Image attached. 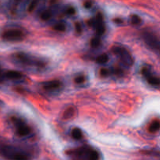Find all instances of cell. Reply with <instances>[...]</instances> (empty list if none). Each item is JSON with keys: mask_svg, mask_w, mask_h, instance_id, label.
Wrapping results in <instances>:
<instances>
[{"mask_svg": "<svg viewBox=\"0 0 160 160\" xmlns=\"http://www.w3.org/2000/svg\"><path fill=\"white\" fill-rule=\"evenodd\" d=\"M84 6H85V8H90L91 6H92V3H91V2H86L85 3H84Z\"/></svg>", "mask_w": 160, "mask_h": 160, "instance_id": "cell-22", "label": "cell"}, {"mask_svg": "<svg viewBox=\"0 0 160 160\" xmlns=\"http://www.w3.org/2000/svg\"><path fill=\"white\" fill-rule=\"evenodd\" d=\"M75 12H76V11H75V9L73 7H72V6H70V7H68L67 9V11H66V12H67V14H68V15H73V14L75 13Z\"/></svg>", "mask_w": 160, "mask_h": 160, "instance_id": "cell-19", "label": "cell"}, {"mask_svg": "<svg viewBox=\"0 0 160 160\" xmlns=\"http://www.w3.org/2000/svg\"><path fill=\"white\" fill-rule=\"evenodd\" d=\"M3 76L7 79L10 80H18L23 78V74L20 72L15 71V70H9V71L6 72Z\"/></svg>", "mask_w": 160, "mask_h": 160, "instance_id": "cell-9", "label": "cell"}, {"mask_svg": "<svg viewBox=\"0 0 160 160\" xmlns=\"http://www.w3.org/2000/svg\"><path fill=\"white\" fill-rule=\"evenodd\" d=\"M142 74L147 80L148 83L152 86H159L160 85V78L155 76L152 73L151 70L147 67H144L142 69Z\"/></svg>", "mask_w": 160, "mask_h": 160, "instance_id": "cell-7", "label": "cell"}, {"mask_svg": "<svg viewBox=\"0 0 160 160\" xmlns=\"http://www.w3.org/2000/svg\"><path fill=\"white\" fill-rule=\"evenodd\" d=\"M131 22L134 25H139L141 23V22H142V20H141V18L138 16L132 15L131 17Z\"/></svg>", "mask_w": 160, "mask_h": 160, "instance_id": "cell-15", "label": "cell"}, {"mask_svg": "<svg viewBox=\"0 0 160 160\" xmlns=\"http://www.w3.org/2000/svg\"><path fill=\"white\" fill-rule=\"evenodd\" d=\"M72 137H73V138H74L75 140H80V139L82 138L83 137L82 131H81L79 128H74V129L72 131Z\"/></svg>", "mask_w": 160, "mask_h": 160, "instance_id": "cell-11", "label": "cell"}, {"mask_svg": "<svg viewBox=\"0 0 160 160\" xmlns=\"http://www.w3.org/2000/svg\"><path fill=\"white\" fill-rule=\"evenodd\" d=\"M13 123L17 128V133L20 137H25L29 135L31 133V128L28 127L21 119L15 118L13 119Z\"/></svg>", "mask_w": 160, "mask_h": 160, "instance_id": "cell-6", "label": "cell"}, {"mask_svg": "<svg viewBox=\"0 0 160 160\" xmlns=\"http://www.w3.org/2000/svg\"><path fill=\"white\" fill-rule=\"evenodd\" d=\"M0 154L3 157L9 159L26 160L28 159V156L21 149L11 146V145H2L0 146Z\"/></svg>", "mask_w": 160, "mask_h": 160, "instance_id": "cell-1", "label": "cell"}, {"mask_svg": "<svg viewBox=\"0 0 160 160\" xmlns=\"http://www.w3.org/2000/svg\"><path fill=\"white\" fill-rule=\"evenodd\" d=\"M66 28H67V27H66V24L64 23H62V22H59V23L55 24V26L53 27L54 30H56V31H66Z\"/></svg>", "mask_w": 160, "mask_h": 160, "instance_id": "cell-14", "label": "cell"}, {"mask_svg": "<svg viewBox=\"0 0 160 160\" xmlns=\"http://www.w3.org/2000/svg\"><path fill=\"white\" fill-rule=\"evenodd\" d=\"M160 130V121L159 120H154L151 123L148 127V131L151 133H156Z\"/></svg>", "mask_w": 160, "mask_h": 160, "instance_id": "cell-10", "label": "cell"}, {"mask_svg": "<svg viewBox=\"0 0 160 160\" xmlns=\"http://www.w3.org/2000/svg\"><path fill=\"white\" fill-rule=\"evenodd\" d=\"M100 74L102 77H107L108 75L109 74V70H108L107 69L105 68L101 69V70H100Z\"/></svg>", "mask_w": 160, "mask_h": 160, "instance_id": "cell-20", "label": "cell"}, {"mask_svg": "<svg viewBox=\"0 0 160 160\" xmlns=\"http://www.w3.org/2000/svg\"><path fill=\"white\" fill-rule=\"evenodd\" d=\"M84 81H85V77L83 76V75H80V76L77 77L76 78L74 79V81L76 84H82L83 82H84Z\"/></svg>", "mask_w": 160, "mask_h": 160, "instance_id": "cell-18", "label": "cell"}, {"mask_svg": "<svg viewBox=\"0 0 160 160\" xmlns=\"http://www.w3.org/2000/svg\"><path fill=\"white\" fill-rule=\"evenodd\" d=\"M16 60L23 65H31V66H37V67H42L45 66L43 62L41 60H38L35 58H33L32 56L26 54V53H17L14 56Z\"/></svg>", "mask_w": 160, "mask_h": 160, "instance_id": "cell-2", "label": "cell"}, {"mask_svg": "<svg viewBox=\"0 0 160 160\" xmlns=\"http://www.w3.org/2000/svg\"><path fill=\"white\" fill-rule=\"evenodd\" d=\"M99 44H100V39L98 38V37L94 38H92V41H91V45H92L93 48H96V47H98Z\"/></svg>", "mask_w": 160, "mask_h": 160, "instance_id": "cell-16", "label": "cell"}, {"mask_svg": "<svg viewBox=\"0 0 160 160\" xmlns=\"http://www.w3.org/2000/svg\"><path fill=\"white\" fill-rule=\"evenodd\" d=\"M109 60V56L107 54H102L97 58L96 62L99 64H105Z\"/></svg>", "mask_w": 160, "mask_h": 160, "instance_id": "cell-13", "label": "cell"}, {"mask_svg": "<svg viewBox=\"0 0 160 160\" xmlns=\"http://www.w3.org/2000/svg\"><path fill=\"white\" fill-rule=\"evenodd\" d=\"M24 34L23 31L18 29L8 30L2 34V38L9 42H18L22 40Z\"/></svg>", "mask_w": 160, "mask_h": 160, "instance_id": "cell-5", "label": "cell"}, {"mask_svg": "<svg viewBox=\"0 0 160 160\" xmlns=\"http://www.w3.org/2000/svg\"><path fill=\"white\" fill-rule=\"evenodd\" d=\"M113 52L117 56L120 57L122 62L124 64H126L128 67H131L134 63V59L130 54L129 52L124 48H121V47H114Z\"/></svg>", "mask_w": 160, "mask_h": 160, "instance_id": "cell-4", "label": "cell"}, {"mask_svg": "<svg viewBox=\"0 0 160 160\" xmlns=\"http://www.w3.org/2000/svg\"><path fill=\"white\" fill-rule=\"evenodd\" d=\"M145 44L154 51L160 52V38L157 35L152 32L145 31L142 34Z\"/></svg>", "mask_w": 160, "mask_h": 160, "instance_id": "cell-3", "label": "cell"}, {"mask_svg": "<svg viewBox=\"0 0 160 160\" xmlns=\"http://www.w3.org/2000/svg\"><path fill=\"white\" fill-rule=\"evenodd\" d=\"M44 89L47 91L49 90H54V89H57L61 86V82L58 80H52V81H46L42 84Z\"/></svg>", "mask_w": 160, "mask_h": 160, "instance_id": "cell-8", "label": "cell"}, {"mask_svg": "<svg viewBox=\"0 0 160 160\" xmlns=\"http://www.w3.org/2000/svg\"><path fill=\"white\" fill-rule=\"evenodd\" d=\"M76 29H77V31H78V33L81 32V26H80L79 23H76Z\"/></svg>", "mask_w": 160, "mask_h": 160, "instance_id": "cell-23", "label": "cell"}, {"mask_svg": "<svg viewBox=\"0 0 160 160\" xmlns=\"http://www.w3.org/2000/svg\"><path fill=\"white\" fill-rule=\"evenodd\" d=\"M74 112H75V110L73 107L69 108V109H67V110L64 112L63 118L67 119V120H68V119L72 118V117H73V115H74Z\"/></svg>", "mask_w": 160, "mask_h": 160, "instance_id": "cell-12", "label": "cell"}, {"mask_svg": "<svg viewBox=\"0 0 160 160\" xmlns=\"http://www.w3.org/2000/svg\"><path fill=\"white\" fill-rule=\"evenodd\" d=\"M35 6H36V2L35 1H33L32 2H31V4H30L29 8H28V10H29V11H32L33 9H34V8H35Z\"/></svg>", "mask_w": 160, "mask_h": 160, "instance_id": "cell-21", "label": "cell"}, {"mask_svg": "<svg viewBox=\"0 0 160 160\" xmlns=\"http://www.w3.org/2000/svg\"><path fill=\"white\" fill-rule=\"evenodd\" d=\"M2 78V72L0 71V81H1Z\"/></svg>", "mask_w": 160, "mask_h": 160, "instance_id": "cell-24", "label": "cell"}, {"mask_svg": "<svg viewBox=\"0 0 160 160\" xmlns=\"http://www.w3.org/2000/svg\"><path fill=\"white\" fill-rule=\"evenodd\" d=\"M50 17H51V13H50L49 11L48 10L44 11V12L42 13V16H41V17H42V19L43 20H48V19L50 18Z\"/></svg>", "mask_w": 160, "mask_h": 160, "instance_id": "cell-17", "label": "cell"}]
</instances>
